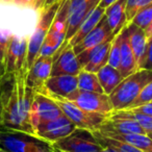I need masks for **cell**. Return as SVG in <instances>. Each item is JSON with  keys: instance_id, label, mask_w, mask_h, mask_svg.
<instances>
[{"instance_id": "cell-1", "label": "cell", "mask_w": 152, "mask_h": 152, "mask_svg": "<svg viewBox=\"0 0 152 152\" xmlns=\"http://www.w3.org/2000/svg\"><path fill=\"white\" fill-rule=\"evenodd\" d=\"M0 126L12 130L23 131L34 134V130L23 121L18 104V92L15 74L11 75V79H5L1 85V115Z\"/></svg>"}, {"instance_id": "cell-2", "label": "cell", "mask_w": 152, "mask_h": 152, "mask_svg": "<svg viewBox=\"0 0 152 152\" xmlns=\"http://www.w3.org/2000/svg\"><path fill=\"white\" fill-rule=\"evenodd\" d=\"M152 80L151 70H137L127 76L110 95L114 110H126L139 96L143 88Z\"/></svg>"}, {"instance_id": "cell-3", "label": "cell", "mask_w": 152, "mask_h": 152, "mask_svg": "<svg viewBox=\"0 0 152 152\" xmlns=\"http://www.w3.org/2000/svg\"><path fill=\"white\" fill-rule=\"evenodd\" d=\"M0 148L7 152H49L50 143L34 134L12 129H0Z\"/></svg>"}, {"instance_id": "cell-4", "label": "cell", "mask_w": 152, "mask_h": 152, "mask_svg": "<svg viewBox=\"0 0 152 152\" xmlns=\"http://www.w3.org/2000/svg\"><path fill=\"white\" fill-rule=\"evenodd\" d=\"M69 16V0H61L57 13L41 47L39 57H53L63 45L67 32V20Z\"/></svg>"}, {"instance_id": "cell-5", "label": "cell", "mask_w": 152, "mask_h": 152, "mask_svg": "<svg viewBox=\"0 0 152 152\" xmlns=\"http://www.w3.org/2000/svg\"><path fill=\"white\" fill-rule=\"evenodd\" d=\"M61 2V0H58L53 4L41 10L40 18H39L37 27L34 31L32 32L31 37L28 39L27 57H26V69H27V71L39 57L41 47L46 39L48 30L52 24L55 15H56Z\"/></svg>"}, {"instance_id": "cell-6", "label": "cell", "mask_w": 152, "mask_h": 152, "mask_svg": "<svg viewBox=\"0 0 152 152\" xmlns=\"http://www.w3.org/2000/svg\"><path fill=\"white\" fill-rule=\"evenodd\" d=\"M49 97L52 98L56 102V104L63 110L64 115L69 120H71L77 128L87 129L93 132L97 130L100 125L108 118L105 115L83 110V108L76 105L74 102L65 99V98L54 97V96H49Z\"/></svg>"}, {"instance_id": "cell-7", "label": "cell", "mask_w": 152, "mask_h": 152, "mask_svg": "<svg viewBox=\"0 0 152 152\" xmlns=\"http://www.w3.org/2000/svg\"><path fill=\"white\" fill-rule=\"evenodd\" d=\"M51 145L58 152H101L103 149L93 132L83 128H76L69 135Z\"/></svg>"}, {"instance_id": "cell-8", "label": "cell", "mask_w": 152, "mask_h": 152, "mask_svg": "<svg viewBox=\"0 0 152 152\" xmlns=\"http://www.w3.org/2000/svg\"><path fill=\"white\" fill-rule=\"evenodd\" d=\"M66 99L74 102L83 110L90 113H97L110 117L114 112L110 96L104 93H93L77 89Z\"/></svg>"}, {"instance_id": "cell-9", "label": "cell", "mask_w": 152, "mask_h": 152, "mask_svg": "<svg viewBox=\"0 0 152 152\" xmlns=\"http://www.w3.org/2000/svg\"><path fill=\"white\" fill-rule=\"evenodd\" d=\"M63 115V110L52 98L45 94L34 92L30 107V123L32 129L41 123L54 120Z\"/></svg>"}, {"instance_id": "cell-10", "label": "cell", "mask_w": 152, "mask_h": 152, "mask_svg": "<svg viewBox=\"0 0 152 152\" xmlns=\"http://www.w3.org/2000/svg\"><path fill=\"white\" fill-rule=\"evenodd\" d=\"M77 127L65 115L54 120L43 122L34 128V135L52 144L73 132Z\"/></svg>"}, {"instance_id": "cell-11", "label": "cell", "mask_w": 152, "mask_h": 152, "mask_svg": "<svg viewBox=\"0 0 152 152\" xmlns=\"http://www.w3.org/2000/svg\"><path fill=\"white\" fill-rule=\"evenodd\" d=\"M101 0H83V2L76 7L74 11H72L68 16L67 20V32H66V38L64 41L63 45L61 46V48L57 50V52L54 55H56L57 53H59L66 46L68 45L69 41L72 39V37L74 36V34L76 32V30L78 29V27L81 25L85 19L99 5Z\"/></svg>"}, {"instance_id": "cell-12", "label": "cell", "mask_w": 152, "mask_h": 152, "mask_svg": "<svg viewBox=\"0 0 152 152\" xmlns=\"http://www.w3.org/2000/svg\"><path fill=\"white\" fill-rule=\"evenodd\" d=\"M78 89L77 76L58 75L50 76L45 83L43 89L38 93L45 94L47 96L68 98L74 91Z\"/></svg>"}, {"instance_id": "cell-13", "label": "cell", "mask_w": 152, "mask_h": 152, "mask_svg": "<svg viewBox=\"0 0 152 152\" xmlns=\"http://www.w3.org/2000/svg\"><path fill=\"white\" fill-rule=\"evenodd\" d=\"M81 67L73 50V47L67 45L63 50L53 56L51 76L72 75L77 76Z\"/></svg>"}, {"instance_id": "cell-14", "label": "cell", "mask_w": 152, "mask_h": 152, "mask_svg": "<svg viewBox=\"0 0 152 152\" xmlns=\"http://www.w3.org/2000/svg\"><path fill=\"white\" fill-rule=\"evenodd\" d=\"M115 37L116 36L113 34L105 17H103L101 21L97 24V26L83 41H80L78 44L73 46V50L75 54L77 55L83 51L95 48V47L99 46L105 42H108V41H113Z\"/></svg>"}, {"instance_id": "cell-15", "label": "cell", "mask_w": 152, "mask_h": 152, "mask_svg": "<svg viewBox=\"0 0 152 152\" xmlns=\"http://www.w3.org/2000/svg\"><path fill=\"white\" fill-rule=\"evenodd\" d=\"M53 57H38L26 73L25 83L34 92H40L51 76Z\"/></svg>"}, {"instance_id": "cell-16", "label": "cell", "mask_w": 152, "mask_h": 152, "mask_svg": "<svg viewBox=\"0 0 152 152\" xmlns=\"http://www.w3.org/2000/svg\"><path fill=\"white\" fill-rule=\"evenodd\" d=\"M97 130L101 132H115L120 134H147L141 125L135 121L113 116L108 117Z\"/></svg>"}, {"instance_id": "cell-17", "label": "cell", "mask_w": 152, "mask_h": 152, "mask_svg": "<svg viewBox=\"0 0 152 152\" xmlns=\"http://www.w3.org/2000/svg\"><path fill=\"white\" fill-rule=\"evenodd\" d=\"M117 38L119 40L121 51V64L119 71L125 78V77L137 71V64L134 55H133L130 43H129V34L128 30H127V26H125L121 30L120 34H117Z\"/></svg>"}, {"instance_id": "cell-18", "label": "cell", "mask_w": 152, "mask_h": 152, "mask_svg": "<svg viewBox=\"0 0 152 152\" xmlns=\"http://www.w3.org/2000/svg\"><path fill=\"white\" fill-rule=\"evenodd\" d=\"M126 3L127 0H117L116 2L105 9L104 17L115 36L120 34L121 30L128 25L126 21V14H125Z\"/></svg>"}, {"instance_id": "cell-19", "label": "cell", "mask_w": 152, "mask_h": 152, "mask_svg": "<svg viewBox=\"0 0 152 152\" xmlns=\"http://www.w3.org/2000/svg\"><path fill=\"white\" fill-rule=\"evenodd\" d=\"M105 14V9L100 7L98 5L89 16L85 19V21L81 23V25L78 27V29L76 30V32L74 34V36L72 37V39L69 41L68 45L70 46H75L76 44H78L80 41H83L94 28L97 26V24L102 20V18L104 17Z\"/></svg>"}, {"instance_id": "cell-20", "label": "cell", "mask_w": 152, "mask_h": 152, "mask_svg": "<svg viewBox=\"0 0 152 152\" xmlns=\"http://www.w3.org/2000/svg\"><path fill=\"white\" fill-rule=\"evenodd\" d=\"M96 74H97L100 86H101L104 94L108 96L113 93V91L118 87L119 83L124 78L118 69H115L110 65L104 66Z\"/></svg>"}, {"instance_id": "cell-21", "label": "cell", "mask_w": 152, "mask_h": 152, "mask_svg": "<svg viewBox=\"0 0 152 152\" xmlns=\"http://www.w3.org/2000/svg\"><path fill=\"white\" fill-rule=\"evenodd\" d=\"M127 30H128L129 43H130L133 55L135 57L137 64H139L140 59L144 54L148 39L146 37L145 30L140 28L139 26H137L133 23H129L127 25Z\"/></svg>"}, {"instance_id": "cell-22", "label": "cell", "mask_w": 152, "mask_h": 152, "mask_svg": "<svg viewBox=\"0 0 152 152\" xmlns=\"http://www.w3.org/2000/svg\"><path fill=\"white\" fill-rule=\"evenodd\" d=\"M99 131V130H98ZM101 132V131H99ZM102 134L112 139L128 143L134 147L139 148L144 152H152V140L147 134H120L115 132H101Z\"/></svg>"}, {"instance_id": "cell-23", "label": "cell", "mask_w": 152, "mask_h": 152, "mask_svg": "<svg viewBox=\"0 0 152 152\" xmlns=\"http://www.w3.org/2000/svg\"><path fill=\"white\" fill-rule=\"evenodd\" d=\"M19 46H20V38H18L15 34H12L4 51L5 71H7V75H12V74L17 73Z\"/></svg>"}, {"instance_id": "cell-24", "label": "cell", "mask_w": 152, "mask_h": 152, "mask_svg": "<svg viewBox=\"0 0 152 152\" xmlns=\"http://www.w3.org/2000/svg\"><path fill=\"white\" fill-rule=\"evenodd\" d=\"M110 116L117 117V118H127L131 119V120L135 121L142 126V128L146 131V132H150L152 131V117L145 115L143 113H139L137 110H114Z\"/></svg>"}, {"instance_id": "cell-25", "label": "cell", "mask_w": 152, "mask_h": 152, "mask_svg": "<svg viewBox=\"0 0 152 152\" xmlns=\"http://www.w3.org/2000/svg\"><path fill=\"white\" fill-rule=\"evenodd\" d=\"M77 80H78V90L80 91L101 94L104 93L96 73H92L81 69L77 75Z\"/></svg>"}, {"instance_id": "cell-26", "label": "cell", "mask_w": 152, "mask_h": 152, "mask_svg": "<svg viewBox=\"0 0 152 152\" xmlns=\"http://www.w3.org/2000/svg\"><path fill=\"white\" fill-rule=\"evenodd\" d=\"M93 134L95 135L96 140L98 141L99 144H108V145L113 146L116 149H118L120 152H144L142 150H140L139 148L134 147V146L130 145L128 143H125L122 141H118V140L112 139L110 137L102 134L101 132H99L98 130L93 131Z\"/></svg>"}, {"instance_id": "cell-27", "label": "cell", "mask_w": 152, "mask_h": 152, "mask_svg": "<svg viewBox=\"0 0 152 152\" xmlns=\"http://www.w3.org/2000/svg\"><path fill=\"white\" fill-rule=\"evenodd\" d=\"M152 22V3L146 5L142 10H140L132 19L131 23L135 24L140 28L145 30Z\"/></svg>"}, {"instance_id": "cell-28", "label": "cell", "mask_w": 152, "mask_h": 152, "mask_svg": "<svg viewBox=\"0 0 152 152\" xmlns=\"http://www.w3.org/2000/svg\"><path fill=\"white\" fill-rule=\"evenodd\" d=\"M150 3H152V0H127L126 9H125L127 24L131 23L132 19L140 10H142Z\"/></svg>"}, {"instance_id": "cell-29", "label": "cell", "mask_w": 152, "mask_h": 152, "mask_svg": "<svg viewBox=\"0 0 152 152\" xmlns=\"http://www.w3.org/2000/svg\"><path fill=\"white\" fill-rule=\"evenodd\" d=\"M149 102H152V80L143 88L141 93L139 94V96L135 98L134 101L131 103V105L128 108L131 110V108L139 107V106L144 105L146 103H149Z\"/></svg>"}, {"instance_id": "cell-30", "label": "cell", "mask_w": 152, "mask_h": 152, "mask_svg": "<svg viewBox=\"0 0 152 152\" xmlns=\"http://www.w3.org/2000/svg\"><path fill=\"white\" fill-rule=\"evenodd\" d=\"M121 64V51H120V44H119V40L117 36L112 42V47H110V55H108V61L107 65L112 66L115 69L120 68Z\"/></svg>"}, {"instance_id": "cell-31", "label": "cell", "mask_w": 152, "mask_h": 152, "mask_svg": "<svg viewBox=\"0 0 152 152\" xmlns=\"http://www.w3.org/2000/svg\"><path fill=\"white\" fill-rule=\"evenodd\" d=\"M137 70H151L152 71V37L148 39L144 54L137 64Z\"/></svg>"}, {"instance_id": "cell-32", "label": "cell", "mask_w": 152, "mask_h": 152, "mask_svg": "<svg viewBox=\"0 0 152 152\" xmlns=\"http://www.w3.org/2000/svg\"><path fill=\"white\" fill-rule=\"evenodd\" d=\"M7 71H5V64H4V55L3 52L0 49V87L2 85L3 80L5 79V76H7Z\"/></svg>"}, {"instance_id": "cell-33", "label": "cell", "mask_w": 152, "mask_h": 152, "mask_svg": "<svg viewBox=\"0 0 152 152\" xmlns=\"http://www.w3.org/2000/svg\"><path fill=\"white\" fill-rule=\"evenodd\" d=\"M130 110V108H129ZM133 110H137L139 113H143L145 115H148V116H151L152 117V102H149V103H146L144 105H141L139 107H135V108H131Z\"/></svg>"}, {"instance_id": "cell-34", "label": "cell", "mask_w": 152, "mask_h": 152, "mask_svg": "<svg viewBox=\"0 0 152 152\" xmlns=\"http://www.w3.org/2000/svg\"><path fill=\"white\" fill-rule=\"evenodd\" d=\"M38 0H13V2L18 5H23V7H34Z\"/></svg>"}, {"instance_id": "cell-35", "label": "cell", "mask_w": 152, "mask_h": 152, "mask_svg": "<svg viewBox=\"0 0 152 152\" xmlns=\"http://www.w3.org/2000/svg\"><path fill=\"white\" fill-rule=\"evenodd\" d=\"M117 0H101L99 3V7H103V9H106L108 7L110 4H113L114 2H116Z\"/></svg>"}, {"instance_id": "cell-36", "label": "cell", "mask_w": 152, "mask_h": 152, "mask_svg": "<svg viewBox=\"0 0 152 152\" xmlns=\"http://www.w3.org/2000/svg\"><path fill=\"white\" fill-rule=\"evenodd\" d=\"M45 1L46 0H38L36 3V5H34V9L36 10H42L43 7H44V4H45Z\"/></svg>"}, {"instance_id": "cell-37", "label": "cell", "mask_w": 152, "mask_h": 152, "mask_svg": "<svg viewBox=\"0 0 152 152\" xmlns=\"http://www.w3.org/2000/svg\"><path fill=\"white\" fill-rule=\"evenodd\" d=\"M145 34H146L147 39H149V38H151V37H152V22H151V24H150V25L145 29Z\"/></svg>"}, {"instance_id": "cell-38", "label": "cell", "mask_w": 152, "mask_h": 152, "mask_svg": "<svg viewBox=\"0 0 152 152\" xmlns=\"http://www.w3.org/2000/svg\"><path fill=\"white\" fill-rule=\"evenodd\" d=\"M56 1H58V0H46V1H45L44 7H49V5L53 4V3H55ZM44 7H43V9H44Z\"/></svg>"}, {"instance_id": "cell-39", "label": "cell", "mask_w": 152, "mask_h": 152, "mask_svg": "<svg viewBox=\"0 0 152 152\" xmlns=\"http://www.w3.org/2000/svg\"><path fill=\"white\" fill-rule=\"evenodd\" d=\"M0 2H2V3H10V2H13V0H0Z\"/></svg>"}, {"instance_id": "cell-40", "label": "cell", "mask_w": 152, "mask_h": 152, "mask_svg": "<svg viewBox=\"0 0 152 152\" xmlns=\"http://www.w3.org/2000/svg\"><path fill=\"white\" fill-rule=\"evenodd\" d=\"M0 115H1V87H0Z\"/></svg>"}, {"instance_id": "cell-41", "label": "cell", "mask_w": 152, "mask_h": 152, "mask_svg": "<svg viewBox=\"0 0 152 152\" xmlns=\"http://www.w3.org/2000/svg\"><path fill=\"white\" fill-rule=\"evenodd\" d=\"M147 135L150 137V139L152 140V131H150V132H148V133H147Z\"/></svg>"}, {"instance_id": "cell-42", "label": "cell", "mask_w": 152, "mask_h": 152, "mask_svg": "<svg viewBox=\"0 0 152 152\" xmlns=\"http://www.w3.org/2000/svg\"><path fill=\"white\" fill-rule=\"evenodd\" d=\"M102 148H103V147H102ZM101 152H108L107 151V150H105V149H104V148H103V149H102V151Z\"/></svg>"}, {"instance_id": "cell-43", "label": "cell", "mask_w": 152, "mask_h": 152, "mask_svg": "<svg viewBox=\"0 0 152 152\" xmlns=\"http://www.w3.org/2000/svg\"><path fill=\"white\" fill-rule=\"evenodd\" d=\"M0 152H7V151H5V150H3V149H1V148H0Z\"/></svg>"}, {"instance_id": "cell-44", "label": "cell", "mask_w": 152, "mask_h": 152, "mask_svg": "<svg viewBox=\"0 0 152 152\" xmlns=\"http://www.w3.org/2000/svg\"><path fill=\"white\" fill-rule=\"evenodd\" d=\"M49 152H58V151H56V150L53 149V150H51V151H49Z\"/></svg>"}]
</instances>
